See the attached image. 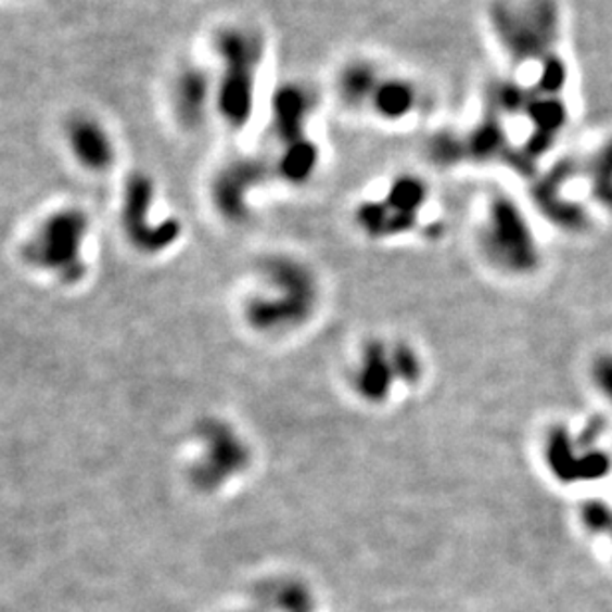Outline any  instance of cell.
Wrapping results in <instances>:
<instances>
[{"label": "cell", "mask_w": 612, "mask_h": 612, "mask_svg": "<svg viewBox=\"0 0 612 612\" xmlns=\"http://www.w3.org/2000/svg\"><path fill=\"white\" fill-rule=\"evenodd\" d=\"M592 200L612 213V136L599 143L581 164Z\"/></svg>", "instance_id": "d6986e66"}, {"label": "cell", "mask_w": 612, "mask_h": 612, "mask_svg": "<svg viewBox=\"0 0 612 612\" xmlns=\"http://www.w3.org/2000/svg\"><path fill=\"white\" fill-rule=\"evenodd\" d=\"M275 181L269 155L237 153L217 165L209 179V200L227 224L241 225L253 215V197Z\"/></svg>", "instance_id": "ba28073f"}, {"label": "cell", "mask_w": 612, "mask_h": 612, "mask_svg": "<svg viewBox=\"0 0 612 612\" xmlns=\"http://www.w3.org/2000/svg\"><path fill=\"white\" fill-rule=\"evenodd\" d=\"M392 358L398 380L404 386H416L424 378V358L410 342H392Z\"/></svg>", "instance_id": "7402d4cb"}, {"label": "cell", "mask_w": 612, "mask_h": 612, "mask_svg": "<svg viewBox=\"0 0 612 612\" xmlns=\"http://www.w3.org/2000/svg\"><path fill=\"white\" fill-rule=\"evenodd\" d=\"M583 176V167L571 157H565L549 169L539 171L531 181V201L545 219L557 225L561 231L578 233L589 225V213L566 195V186Z\"/></svg>", "instance_id": "7c38bea8"}, {"label": "cell", "mask_w": 612, "mask_h": 612, "mask_svg": "<svg viewBox=\"0 0 612 612\" xmlns=\"http://www.w3.org/2000/svg\"><path fill=\"white\" fill-rule=\"evenodd\" d=\"M155 201V179L145 171L130 174L122 193V227L131 245L148 255H155L171 247L183 231L174 217L162 221L153 219Z\"/></svg>", "instance_id": "9c48e42d"}, {"label": "cell", "mask_w": 612, "mask_h": 612, "mask_svg": "<svg viewBox=\"0 0 612 612\" xmlns=\"http://www.w3.org/2000/svg\"><path fill=\"white\" fill-rule=\"evenodd\" d=\"M425 153L432 160V164L437 165V167H444V169H451V167L468 164L463 131H434L430 136L428 143H425Z\"/></svg>", "instance_id": "44dd1931"}, {"label": "cell", "mask_w": 612, "mask_h": 612, "mask_svg": "<svg viewBox=\"0 0 612 612\" xmlns=\"http://www.w3.org/2000/svg\"><path fill=\"white\" fill-rule=\"evenodd\" d=\"M317 92L301 80H284L272 88L267 116L275 145L301 142L313 136L310 124L317 114Z\"/></svg>", "instance_id": "5bb4252c"}, {"label": "cell", "mask_w": 612, "mask_h": 612, "mask_svg": "<svg viewBox=\"0 0 612 612\" xmlns=\"http://www.w3.org/2000/svg\"><path fill=\"white\" fill-rule=\"evenodd\" d=\"M60 136L72 162L86 174L106 176L118 162V140L104 118L88 110H74L62 126Z\"/></svg>", "instance_id": "8fae6325"}, {"label": "cell", "mask_w": 612, "mask_h": 612, "mask_svg": "<svg viewBox=\"0 0 612 612\" xmlns=\"http://www.w3.org/2000/svg\"><path fill=\"white\" fill-rule=\"evenodd\" d=\"M386 68L370 54H353L342 60L332 74L336 104L350 114H366Z\"/></svg>", "instance_id": "2e32d148"}, {"label": "cell", "mask_w": 612, "mask_h": 612, "mask_svg": "<svg viewBox=\"0 0 612 612\" xmlns=\"http://www.w3.org/2000/svg\"><path fill=\"white\" fill-rule=\"evenodd\" d=\"M215 71V119L229 133L251 128L259 112L260 74L269 38L257 24H219L209 38Z\"/></svg>", "instance_id": "6da1fadb"}, {"label": "cell", "mask_w": 612, "mask_h": 612, "mask_svg": "<svg viewBox=\"0 0 612 612\" xmlns=\"http://www.w3.org/2000/svg\"><path fill=\"white\" fill-rule=\"evenodd\" d=\"M428 201V181L406 171L392 177L382 195L362 200L354 207V225L360 233L374 241L408 235L418 229Z\"/></svg>", "instance_id": "8992f818"}, {"label": "cell", "mask_w": 612, "mask_h": 612, "mask_svg": "<svg viewBox=\"0 0 612 612\" xmlns=\"http://www.w3.org/2000/svg\"><path fill=\"white\" fill-rule=\"evenodd\" d=\"M167 112L177 130L201 133L215 118V71L200 60H186L169 76Z\"/></svg>", "instance_id": "30bf717a"}, {"label": "cell", "mask_w": 612, "mask_h": 612, "mask_svg": "<svg viewBox=\"0 0 612 612\" xmlns=\"http://www.w3.org/2000/svg\"><path fill=\"white\" fill-rule=\"evenodd\" d=\"M485 21L501 56L518 78L561 52L563 11L559 0H489Z\"/></svg>", "instance_id": "3957f363"}, {"label": "cell", "mask_w": 612, "mask_h": 612, "mask_svg": "<svg viewBox=\"0 0 612 612\" xmlns=\"http://www.w3.org/2000/svg\"><path fill=\"white\" fill-rule=\"evenodd\" d=\"M90 233V217L80 207H62L50 213L24 245V259L40 271L54 275L66 284L86 275L84 243Z\"/></svg>", "instance_id": "5b68a950"}, {"label": "cell", "mask_w": 612, "mask_h": 612, "mask_svg": "<svg viewBox=\"0 0 612 612\" xmlns=\"http://www.w3.org/2000/svg\"><path fill=\"white\" fill-rule=\"evenodd\" d=\"M422 107V88L412 76L386 71L378 84L366 114L382 126H401Z\"/></svg>", "instance_id": "e0dca14e"}, {"label": "cell", "mask_w": 612, "mask_h": 612, "mask_svg": "<svg viewBox=\"0 0 612 612\" xmlns=\"http://www.w3.org/2000/svg\"><path fill=\"white\" fill-rule=\"evenodd\" d=\"M400 380L394 368L392 342L380 339L366 342L350 370V388L354 394L370 406H380L390 400Z\"/></svg>", "instance_id": "9a60e30c"}, {"label": "cell", "mask_w": 612, "mask_h": 612, "mask_svg": "<svg viewBox=\"0 0 612 612\" xmlns=\"http://www.w3.org/2000/svg\"><path fill=\"white\" fill-rule=\"evenodd\" d=\"M590 380L595 388L612 404V354H599L590 365Z\"/></svg>", "instance_id": "cb8c5ba5"}, {"label": "cell", "mask_w": 612, "mask_h": 612, "mask_svg": "<svg viewBox=\"0 0 612 612\" xmlns=\"http://www.w3.org/2000/svg\"><path fill=\"white\" fill-rule=\"evenodd\" d=\"M581 521L595 535H609L612 530V507L602 499H589L581 506Z\"/></svg>", "instance_id": "603a6c76"}, {"label": "cell", "mask_w": 612, "mask_h": 612, "mask_svg": "<svg viewBox=\"0 0 612 612\" xmlns=\"http://www.w3.org/2000/svg\"><path fill=\"white\" fill-rule=\"evenodd\" d=\"M320 306V281L315 269L286 253L260 259L257 283L243 303L248 329L263 336H283L306 327Z\"/></svg>", "instance_id": "7a4b0ae2"}, {"label": "cell", "mask_w": 612, "mask_h": 612, "mask_svg": "<svg viewBox=\"0 0 612 612\" xmlns=\"http://www.w3.org/2000/svg\"><path fill=\"white\" fill-rule=\"evenodd\" d=\"M260 599L275 612H315V597L303 581L281 578L263 587Z\"/></svg>", "instance_id": "ffe728a7"}, {"label": "cell", "mask_w": 612, "mask_h": 612, "mask_svg": "<svg viewBox=\"0 0 612 612\" xmlns=\"http://www.w3.org/2000/svg\"><path fill=\"white\" fill-rule=\"evenodd\" d=\"M477 243L485 260L503 275L525 277L541 265V251L527 213L501 191L485 203Z\"/></svg>", "instance_id": "277c9868"}, {"label": "cell", "mask_w": 612, "mask_h": 612, "mask_svg": "<svg viewBox=\"0 0 612 612\" xmlns=\"http://www.w3.org/2000/svg\"><path fill=\"white\" fill-rule=\"evenodd\" d=\"M275 181L286 188H306L322 165V148L315 136L277 148L271 157Z\"/></svg>", "instance_id": "ac0fdd59"}, {"label": "cell", "mask_w": 612, "mask_h": 612, "mask_svg": "<svg viewBox=\"0 0 612 612\" xmlns=\"http://www.w3.org/2000/svg\"><path fill=\"white\" fill-rule=\"evenodd\" d=\"M609 537H611V539H612V530H611V533H609Z\"/></svg>", "instance_id": "d4e9b609"}, {"label": "cell", "mask_w": 612, "mask_h": 612, "mask_svg": "<svg viewBox=\"0 0 612 612\" xmlns=\"http://www.w3.org/2000/svg\"><path fill=\"white\" fill-rule=\"evenodd\" d=\"M543 459L549 473L563 485L597 482L607 477L612 470V459L607 451L581 448L577 437H573L565 425H554L547 432Z\"/></svg>", "instance_id": "4fadbf2b"}, {"label": "cell", "mask_w": 612, "mask_h": 612, "mask_svg": "<svg viewBox=\"0 0 612 612\" xmlns=\"http://www.w3.org/2000/svg\"><path fill=\"white\" fill-rule=\"evenodd\" d=\"M197 454L189 468V480L203 492H221L251 468L253 449L235 425L209 418L195 430Z\"/></svg>", "instance_id": "52a82bcc"}]
</instances>
